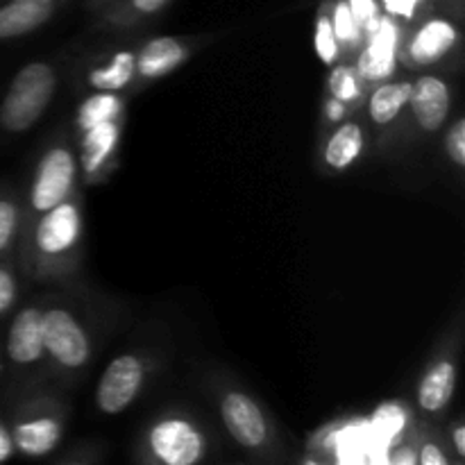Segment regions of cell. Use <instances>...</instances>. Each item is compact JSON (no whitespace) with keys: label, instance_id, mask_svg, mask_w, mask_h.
<instances>
[{"label":"cell","instance_id":"obj_26","mask_svg":"<svg viewBox=\"0 0 465 465\" xmlns=\"http://www.w3.org/2000/svg\"><path fill=\"white\" fill-rule=\"evenodd\" d=\"M381 14L409 27L427 12L436 9V0H380Z\"/></svg>","mask_w":465,"mask_h":465},{"label":"cell","instance_id":"obj_35","mask_svg":"<svg viewBox=\"0 0 465 465\" xmlns=\"http://www.w3.org/2000/svg\"><path fill=\"white\" fill-rule=\"evenodd\" d=\"M391 463H398V465H411L416 463V450L409 448V445H398L391 454Z\"/></svg>","mask_w":465,"mask_h":465},{"label":"cell","instance_id":"obj_20","mask_svg":"<svg viewBox=\"0 0 465 465\" xmlns=\"http://www.w3.org/2000/svg\"><path fill=\"white\" fill-rule=\"evenodd\" d=\"M173 0H114L95 14V25L104 30H132L153 21Z\"/></svg>","mask_w":465,"mask_h":465},{"label":"cell","instance_id":"obj_10","mask_svg":"<svg viewBox=\"0 0 465 465\" xmlns=\"http://www.w3.org/2000/svg\"><path fill=\"white\" fill-rule=\"evenodd\" d=\"M407 27L381 14L375 30L366 36L361 50L354 54V68L368 86L395 77L400 68V45Z\"/></svg>","mask_w":465,"mask_h":465},{"label":"cell","instance_id":"obj_29","mask_svg":"<svg viewBox=\"0 0 465 465\" xmlns=\"http://www.w3.org/2000/svg\"><path fill=\"white\" fill-rule=\"evenodd\" d=\"M445 154L457 168L465 166V118L457 116L445 134Z\"/></svg>","mask_w":465,"mask_h":465},{"label":"cell","instance_id":"obj_22","mask_svg":"<svg viewBox=\"0 0 465 465\" xmlns=\"http://www.w3.org/2000/svg\"><path fill=\"white\" fill-rule=\"evenodd\" d=\"M327 94L331 98L341 100V103L348 104L350 109L361 107L363 100H366L368 84L359 77L357 68L352 62H339L334 66H330V77H327Z\"/></svg>","mask_w":465,"mask_h":465},{"label":"cell","instance_id":"obj_3","mask_svg":"<svg viewBox=\"0 0 465 465\" xmlns=\"http://www.w3.org/2000/svg\"><path fill=\"white\" fill-rule=\"evenodd\" d=\"M77 182H80V163H77L75 148L64 139L50 143L36 159L35 171H32L27 198L23 203L21 230L41 213L50 212L59 203L71 198L77 191Z\"/></svg>","mask_w":465,"mask_h":465},{"label":"cell","instance_id":"obj_11","mask_svg":"<svg viewBox=\"0 0 465 465\" xmlns=\"http://www.w3.org/2000/svg\"><path fill=\"white\" fill-rule=\"evenodd\" d=\"M123 118L98 123L86 130L77 132V163L84 182L98 184L107 177L109 168L116 162L118 148H121Z\"/></svg>","mask_w":465,"mask_h":465},{"label":"cell","instance_id":"obj_1","mask_svg":"<svg viewBox=\"0 0 465 465\" xmlns=\"http://www.w3.org/2000/svg\"><path fill=\"white\" fill-rule=\"evenodd\" d=\"M84 241L80 191L23 227L18 236L21 266L32 280L64 277L75 271Z\"/></svg>","mask_w":465,"mask_h":465},{"label":"cell","instance_id":"obj_25","mask_svg":"<svg viewBox=\"0 0 465 465\" xmlns=\"http://www.w3.org/2000/svg\"><path fill=\"white\" fill-rule=\"evenodd\" d=\"M313 48H316L318 59H321L325 66H334V64L343 62V54H341L334 27H331L330 0H322V5L318 7L316 23H313Z\"/></svg>","mask_w":465,"mask_h":465},{"label":"cell","instance_id":"obj_15","mask_svg":"<svg viewBox=\"0 0 465 465\" xmlns=\"http://www.w3.org/2000/svg\"><path fill=\"white\" fill-rule=\"evenodd\" d=\"M71 0H0V41L21 39L48 25Z\"/></svg>","mask_w":465,"mask_h":465},{"label":"cell","instance_id":"obj_5","mask_svg":"<svg viewBox=\"0 0 465 465\" xmlns=\"http://www.w3.org/2000/svg\"><path fill=\"white\" fill-rule=\"evenodd\" d=\"M44 316L45 357L62 372L84 371L94 357L89 331L84 330L75 313L62 304H50L41 309Z\"/></svg>","mask_w":465,"mask_h":465},{"label":"cell","instance_id":"obj_24","mask_svg":"<svg viewBox=\"0 0 465 465\" xmlns=\"http://www.w3.org/2000/svg\"><path fill=\"white\" fill-rule=\"evenodd\" d=\"M330 18L343 59H354V54L361 50L366 36H363L359 23L354 21L352 12L345 5V0H330Z\"/></svg>","mask_w":465,"mask_h":465},{"label":"cell","instance_id":"obj_17","mask_svg":"<svg viewBox=\"0 0 465 465\" xmlns=\"http://www.w3.org/2000/svg\"><path fill=\"white\" fill-rule=\"evenodd\" d=\"M366 148V130L357 118L336 123L322 143V166L330 173H345L361 159Z\"/></svg>","mask_w":465,"mask_h":465},{"label":"cell","instance_id":"obj_23","mask_svg":"<svg viewBox=\"0 0 465 465\" xmlns=\"http://www.w3.org/2000/svg\"><path fill=\"white\" fill-rule=\"evenodd\" d=\"M23 225V200L14 189H0V257H12Z\"/></svg>","mask_w":465,"mask_h":465},{"label":"cell","instance_id":"obj_34","mask_svg":"<svg viewBox=\"0 0 465 465\" xmlns=\"http://www.w3.org/2000/svg\"><path fill=\"white\" fill-rule=\"evenodd\" d=\"M450 439H452L454 457H457L459 461H463L465 459V425L461 420L454 422L452 431H450Z\"/></svg>","mask_w":465,"mask_h":465},{"label":"cell","instance_id":"obj_16","mask_svg":"<svg viewBox=\"0 0 465 465\" xmlns=\"http://www.w3.org/2000/svg\"><path fill=\"white\" fill-rule=\"evenodd\" d=\"M459 368L452 354L434 359L422 372L416 391V404L425 416H440L452 404Z\"/></svg>","mask_w":465,"mask_h":465},{"label":"cell","instance_id":"obj_28","mask_svg":"<svg viewBox=\"0 0 465 465\" xmlns=\"http://www.w3.org/2000/svg\"><path fill=\"white\" fill-rule=\"evenodd\" d=\"M345 5L350 7V12H352L354 21L359 23V27H361L363 36L371 35L381 18L380 0H345Z\"/></svg>","mask_w":465,"mask_h":465},{"label":"cell","instance_id":"obj_18","mask_svg":"<svg viewBox=\"0 0 465 465\" xmlns=\"http://www.w3.org/2000/svg\"><path fill=\"white\" fill-rule=\"evenodd\" d=\"M413 80L411 77H391V80L377 82L372 89H368L366 112L372 125L377 127H391L404 109L409 107V98H411Z\"/></svg>","mask_w":465,"mask_h":465},{"label":"cell","instance_id":"obj_33","mask_svg":"<svg viewBox=\"0 0 465 465\" xmlns=\"http://www.w3.org/2000/svg\"><path fill=\"white\" fill-rule=\"evenodd\" d=\"M16 457V448H14L12 431L5 420H0V463H7Z\"/></svg>","mask_w":465,"mask_h":465},{"label":"cell","instance_id":"obj_30","mask_svg":"<svg viewBox=\"0 0 465 465\" xmlns=\"http://www.w3.org/2000/svg\"><path fill=\"white\" fill-rule=\"evenodd\" d=\"M375 422L377 427H380L381 434L393 439V436L404 427V411L398 407V404H386V407L377 409Z\"/></svg>","mask_w":465,"mask_h":465},{"label":"cell","instance_id":"obj_7","mask_svg":"<svg viewBox=\"0 0 465 465\" xmlns=\"http://www.w3.org/2000/svg\"><path fill=\"white\" fill-rule=\"evenodd\" d=\"M218 416L227 434L245 452L263 454L272 445V430L257 400L239 389H227L218 400Z\"/></svg>","mask_w":465,"mask_h":465},{"label":"cell","instance_id":"obj_8","mask_svg":"<svg viewBox=\"0 0 465 465\" xmlns=\"http://www.w3.org/2000/svg\"><path fill=\"white\" fill-rule=\"evenodd\" d=\"M9 431H12L16 454L27 459H44L62 443L64 413L50 409L48 404L39 407V402H30L18 409Z\"/></svg>","mask_w":465,"mask_h":465},{"label":"cell","instance_id":"obj_19","mask_svg":"<svg viewBox=\"0 0 465 465\" xmlns=\"http://www.w3.org/2000/svg\"><path fill=\"white\" fill-rule=\"evenodd\" d=\"M136 84V50L121 48L107 54L86 71L84 86L89 91H112L123 94Z\"/></svg>","mask_w":465,"mask_h":465},{"label":"cell","instance_id":"obj_36","mask_svg":"<svg viewBox=\"0 0 465 465\" xmlns=\"http://www.w3.org/2000/svg\"><path fill=\"white\" fill-rule=\"evenodd\" d=\"M84 3H86V9H89V12L98 14V12H103L107 5H112L114 0H84Z\"/></svg>","mask_w":465,"mask_h":465},{"label":"cell","instance_id":"obj_2","mask_svg":"<svg viewBox=\"0 0 465 465\" xmlns=\"http://www.w3.org/2000/svg\"><path fill=\"white\" fill-rule=\"evenodd\" d=\"M59 77L50 62H27L16 71L0 98V132L18 136L44 118L57 94Z\"/></svg>","mask_w":465,"mask_h":465},{"label":"cell","instance_id":"obj_32","mask_svg":"<svg viewBox=\"0 0 465 465\" xmlns=\"http://www.w3.org/2000/svg\"><path fill=\"white\" fill-rule=\"evenodd\" d=\"M350 114H352V109H350L348 104L341 103V100H336V98H331V95H327L325 104H322V118H325L330 125H336V123L345 121Z\"/></svg>","mask_w":465,"mask_h":465},{"label":"cell","instance_id":"obj_31","mask_svg":"<svg viewBox=\"0 0 465 465\" xmlns=\"http://www.w3.org/2000/svg\"><path fill=\"white\" fill-rule=\"evenodd\" d=\"M416 463L418 465H450L452 457L443 450V445L434 439H425L416 448Z\"/></svg>","mask_w":465,"mask_h":465},{"label":"cell","instance_id":"obj_13","mask_svg":"<svg viewBox=\"0 0 465 465\" xmlns=\"http://www.w3.org/2000/svg\"><path fill=\"white\" fill-rule=\"evenodd\" d=\"M5 361L16 371H30L45 359L44 316L39 307H23L14 313L5 336Z\"/></svg>","mask_w":465,"mask_h":465},{"label":"cell","instance_id":"obj_9","mask_svg":"<svg viewBox=\"0 0 465 465\" xmlns=\"http://www.w3.org/2000/svg\"><path fill=\"white\" fill-rule=\"evenodd\" d=\"M145 363L139 354L123 352L107 363L95 386V407L104 416H121L134 404L145 384Z\"/></svg>","mask_w":465,"mask_h":465},{"label":"cell","instance_id":"obj_14","mask_svg":"<svg viewBox=\"0 0 465 465\" xmlns=\"http://www.w3.org/2000/svg\"><path fill=\"white\" fill-rule=\"evenodd\" d=\"M193 41L182 36H153L136 50V84H150L184 66L193 54Z\"/></svg>","mask_w":465,"mask_h":465},{"label":"cell","instance_id":"obj_4","mask_svg":"<svg viewBox=\"0 0 465 465\" xmlns=\"http://www.w3.org/2000/svg\"><path fill=\"white\" fill-rule=\"evenodd\" d=\"M461 45V25L450 14L427 12L404 30L400 45V66L431 71L440 66Z\"/></svg>","mask_w":465,"mask_h":465},{"label":"cell","instance_id":"obj_27","mask_svg":"<svg viewBox=\"0 0 465 465\" xmlns=\"http://www.w3.org/2000/svg\"><path fill=\"white\" fill-rule=\"evenodd\" d=\"M18 302V277L9 257H0V318L12 313Z\"/></svg>","mask_w":465,"mask_h":465},{"label":"cell","instance_id":"obj_37","mask_svg":"<svg viewBox=\"0 0 465 465\" xmlns=\"http://www.w3.org/2000/svg\"><path fill=\"white\" fill-rule=\"evenodd\" d=\"M5 372V357H3V350H0V377H3Z\"/></svg>","mask_w":465,"mask_h":465},{"label":"cell","instance_id":"obj_12","mask_svg":"<svg viewBox=\"0 0 465 465\" xmlns=\"http://www.w3.org/2000/svg\"><path fill=\"white\" fill-rule=\"evenodd\" d=\"M452 84L440 73L422 71L413 80L407 109H411L413 123H416L418 130L425 132V134H434L448 121L450 112H452Z\"/></svg>","mask_w":465,"mask_h":465},{"label":"cell","instance_id":"obj_6","mask_svg":"<svg viewBox=\"0 0 465 465\" xmlns=\"http://www.w3.org/2000/svg\"><path fill=\"white\" fill-rule=\"evenodd\" d=\"M145 450L150 459L163 465H195L207 457V436L191 418L171 413L148 427Z\"/></svg>","mask_w":465,"mask_h":465},{"label":"cell","instance_id":"obj_21","mask_svg":"<svg viewBox=\"0 0 465 465\" xmlns=\"http://www.w3.org/2000/svg\"><path fill=\"white\" fill-rule=\"evenodd\" d=\"M125 114V98L121 94H112V91H91L77 107L75 127L77 132L86 130L98 123L114 121V118H123Z\"/></svg>","mask_w":465,"mask_h":465}]
</instances>
